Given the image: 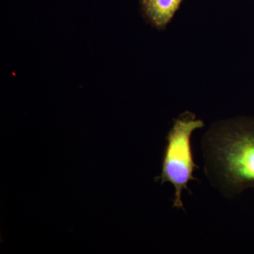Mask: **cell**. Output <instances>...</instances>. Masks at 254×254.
<instances>
[{"instance_id":"obj_1","label":"cell","mask_w":254,"mask_h":254,"mask_svg":"<svg viewBox=\"0 0 254 254\" xmlns=\"http://www.w3.org/2000/svg\"><path fill=\"white\" fill-rule=\"evenodd\" d=\"M200 146L205 177L222 196L234 199L254 188V117L215 122Z\"/></svg>"},{"instance_id":"obj_2","label":"cell","mask_w":254,"mask_h":254,"mask_svg":"<svg viewBox=\"0 0 254 254\" xmlns=\"http://www.w3.org/2000/svg\"><path fill=\"white\" fill-rule=\"evenodd\" d=\"M204 122L194 113L185 111L174 120L167 134L164 149L161 173L155 181L162 185L170 183L175 190L173 207L185 210L182 195L184 190L190 193L189 184L196 180L193 173L199 167L195 163L191 147L193 132L203 128Z\"/></svg>"},{"instance_id":"obj_3","label":"cell","mask_w":254,"mask_h":254,"mask_svg":"<svg viewBox=\"0 0 254 254\" xmlns=\"http://www.w3.org/2000/svg\"><path fill=\"white\" fill-rule=\"evenodd\" d=\"M183 0H141L143 14L158 30H165L180 9Z\"/></svg>"}]
</instances>
